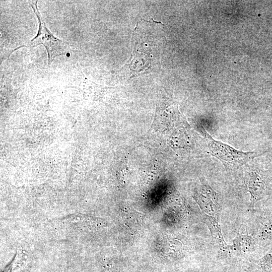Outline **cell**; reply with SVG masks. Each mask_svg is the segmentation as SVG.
<instances>
[{"instance_id": "7a4b0ae2", "label": "cell", "mask_w": 272, "mask_h": 272, "mask_svg": "<svg viewBox=\"0 0 272 272\" xmlns=\"http://www.w3.org/2000/svg\"><path fill=\"white\" fill-rule=\"evenodd\" d=\"M37 2L31 6L38 21V31L36 36L27 44L30 48L43 45L46 48L50 65L53 59L59 56L65 54L69 50V45L65 41L55 37L45 26L37 6Z\"/></svg>"}, {"instance_id": "3957f363", "label": "cell", "mask_w": 272, "mask_h": 272, "mask_svg": "<svg viewBox=\"0 0 272 272\" xmlns=\"http://www.w3.org/2000/svg\"><path fill=\"white\" fill-rule=\"evenodd\" d=\"M248 188L253 203L262 199L267 194L266 177L261 172L257 170L250 171L248 174Z\"/></svg>"}, {"instance_id": "6da1fadb", "label": "cell", "mask_w": 272, "mask_h": 272, "mask_svg": "<svg viewBox=\"0 0 272 272\" xmlns=\"http://www.w3.org/2000/svg\"><path fill=\"white\" fill-rule=\"evenodd\" d=\"M204 133L209 153L221 161L226 168H238L263 154L239 151L225 143L215 140L205 130Z\"/></svg>"}, {"instance_id": "5b68a950", "label": "cell", "mask_w": 272, "mask_h": 272, "mask_svg": "<svg viewBox=\"0 0 272 272\" xmlns=\"http://www.w3.org/2000/svg\"><path fill=\"white\" fill-rule=\"evenodd\" d=\"M260 264L267 272H272V249L260 260Z\"/></svg>"}, {"instance_id": "277c9868", "label": "cell", "mask_w": 272, "mask_h": 272, "mask_svg": "<svg viewBox=\"0 0 272 272\" xmlns=\"http://www.w3.org/2000/svg\"><path fill=\"white\" fill-rule=\"evenodd\" d=\"M26 254L23 250H19L16 253L13 261L6 268L4 272H12L22 266L26 261Z\"/></svg>"}]
</instances>
